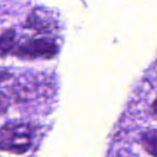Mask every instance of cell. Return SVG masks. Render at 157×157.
I'll use <instances>...</instances> for the list:
<instances>
[{
    "label": "cell",
    "mask_w": 157,
    "mask_h": 157,
    "mask_svg": "<svg viewBox=\"0 0 157 157\" xmlns=\"http://www.w3.org/2000/svg\"><path fill=\"white\" fill-rule=\"evenodd\" d=\"M143 150L153 157H157V129H148L140 135Z\"/></svg>",
    "instance_id": "277c9868"
},
{
    "label": "cell",
    "mask_w": 157,
    "mask_h": 157,
    "mask_svg": "<svg viewBox=\"0 0 157 157\" xmlns=\"http://www.w3.org/2000/svg\"><path fill=\"white\" fill-rule=\"evenodd\" d=\"M152 110H153V112H154L155 114H157V99L154 101V102H153V105H152Z\"/></svg>",
    "instance_id": "ba28073f"
},
{
    "label": "cell",
    "mask_w": 157,
    "mask_h": 157,
    "mask_svg": "<svg viewBox=\"0 0 157 157\" xmlns=\"http://www.w3.org/2000/svg\"><path fill=\"white\" fill-rule=\"evenodd\" d=\"M9 78H10V73H9V72L1 71V70H0V83H2V82L7 81Z\"/></svg>",
    "instance_id": "52a82bcc"
},
{
    "label": "cell",
    "mask_w": 157,
    "mask_h": 157,
    "mask_svg": "<svg viewBox=\"0 0 157 157\" xmlns=\"http://www.w3.org/2000/svg\"><path fill=\"white\" fill-rule=\"evenodd\" d=\"M58 51L59 48L53 38L37 37L17 43L13 54L22 59H50L56 56Z\"/></svg>",
    "instance_id": "7a4b0ae2"
},
{
    "label": "cell",
    "mask_w": 157,
    "mask_h": 157,
    "mask_svg": "<svg viewBox=\"0 0 157 157\" xmlns=\"http://www.w3.org/2000/svg\"><path fill=\"white\" fill-rule=\"evenodd\" d=\"M9 107V101H8L7 97L5 94L0 93V115L3 113H6V111L8 110Z\"/></svg>",
    "instance_id": "8992f818"
},
{
    "label": "cell",
    "mask_w": 157,
    "mask_h": 157,
    "mask_svg": "<svg viewBox=\"0 0 157 157\" xmlns=\"http://www.w3.org/2000/svg\"><path fill=\"white\" fill-rule=\"evenodd\" d=\"M16 44V36L13 30H7L0 33V57L13 54Z\"/></svg>",
    "instance_id": "5b68a950"
},
{
    "label": "cell",
    "mask_w": 157,
    "mask_h": 157,
    "mask_svg": "<svg viewBox=\"0 0 157 157\" xmlns=\"http://www.w3.org/2000/svg\"><path fill=\"white\" fill-rule=\"evenodd\" d=\"M29 28L36 29L39 33H52L54 28V22L51 17L46 15V13L40 11H33V13L27 20Z\"/></svg>",
    "instance_id": "3957f363"
},
{
    "label": "cell",
    "mask_w": 157,
    "mask_h": 157,
    "mask_svg": "<svg viewBox=\"0 0 157 157\" xmlns=\"http://www.w3.org/2000/svg\"><path fill=\"white\" fill-rule=\"evenodd\" d=\"M33 129L27 123L12 122L0 127V151L24 154L30 148Z\"/></svg>",
    "instance_id": "6da1fadb"
}]
</instances>
